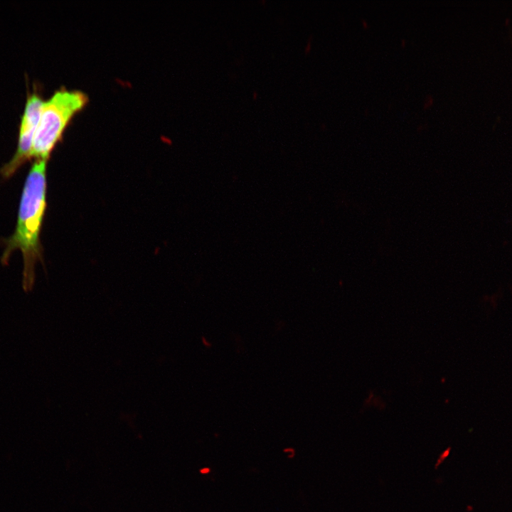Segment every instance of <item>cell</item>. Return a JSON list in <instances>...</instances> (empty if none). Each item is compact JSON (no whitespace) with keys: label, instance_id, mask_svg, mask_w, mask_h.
<instances>
[{"label":"cell","instance_id":"cell-1","mask_svg":"<svg viewBox=\"0 0 512 512\" xmlns=\"http://www.w3.org/2000/svg\"><path fill=\"white\" fill-rule=\"evenodd\" d=\"M46 161L36 160L27 176L21 194L14 234L4 240L1 261L7 265L11 253L20 250L23 260L22 286L26 292L33 288L35 265L41 258L40 232L46 206Z\"/></svg>","mask_w":512,"mask_h":512},{"label":"cell","instance_id":"cell-2","mask_svg":"<svg viewBox=\"0 0 512 512\" xmlns=\"http://www.w3.org/2000/svg\"><path fill=\"white\" fill-rule=\"evenodd\" d=\"M87 102L80 91L60 90L43 101L35 132L31 158L47 160L73 115Z\"/></svg>","mask_w":512,"mask_h":512},{"label":"cell","instance_id":"cell-3","mask_svg":"<svg viewBox=\"0 0 512 512\" xmlns=\"http://www.w3.org/2000/svg\"><path fill=\"white\" fill-rule=\"evenodd\" d=\"M43 103L41 97L36 90L32 93L28 92L19 125L16 151L11 159L0 169L4 178L11 177L23 164L31 159L33 141Z\"/></svg>","mask_w":512,"mask_h":512},{"label":"cell","instance_id":"cell-4","mask_svg":"<svg viewBox=\"0 0 512 512\" xmlns=\"http://www.w3.org/2000/svg\"><path fill=\"white\" fill-rule=\"evenodd\" d=\"M210 469L208 467H205L201 470L202 474H207L210 472Z\"/></svg>","mask_w":512,"mask_h":512}]
</instances>
